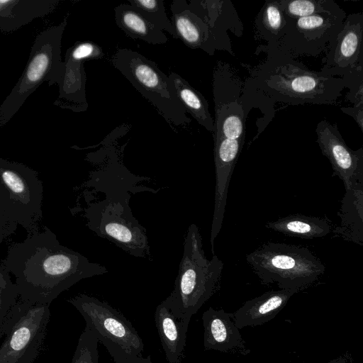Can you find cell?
Wrapping results in <instances>:
<instances>
[{
	"label": "cell",
	"mask_w": 363,
	"mask_h": 363,
	"mask_svg": "<svg viewBox=\"0 0 363 363\" xmlns=\"http://www.w3.org/2000/svg\"><path fill=\"white\" fill-rule=\"evenodd\" d=\"M1 263L15 277L20 299L49 305L79 281L108 272L105 267L61 245L47 226L11 245Z\"/></svg>",
	"instance_id": "cell-1"
},
{
	"label": "cell",
	"mask_w": 363,
	"mask_h": 363,
	"mask_svg": "<svg viewBox=\"0 0 363 363\" xmlns=\"http://www.w3.org/2000/svg\"><path fill=\"white\" fill-rule=\"evenodd\" d=\"M223 268V263L217 255L207 259L199 228L191 223L184 237L174 288L166 298L174 316L186 328L192 315L218 289Z\"/></svg>",
	"instance_id": "cell-2"
},
{
	"label": "cell",
	"mask_w": 363,
	"mask_h": 363,
	"mask_svg": "<svg viewBox=\"0 0 363 363\" xmlns=\"http://www.w3.org/2000/svg\"><path fill=\"white\" fill-rule=\"evenodd\" d=\"M246 260L263 285L300 292L324 274V264L307 247L268 242L246 255Z\"/></svg>",
	"instance_id": "cell-3"
},
{
	"label": "cell",
	"mask_w": 363,
	"mask_h": 363,
	"mask_svg": "<svg viewBox=\"0 0 363 363\" xmlns=\"http://www.w3.org/2000/svg\"><path fill=\"white\" fill-rule=\"evenodd\" d=\"M67 23L65 16L60 24L43 30L35 38L21 76L0 105V127L17 113L43 82H48L49 86L58 84L64 66L61 45Z\"/></svg>",
	"instance_id": "cell-4"
},
{
	"label": "cell",
	"mask_w": 363,
	"mask_h": 363,
	"mask_svg": "<svg viewBox=\"0 0 363 363\" xmlns=\"http://www.w3.org/2000/svg\"><path fill=\"white\" fill-rule=\"evenodd\" d=\"M110 192L105 199L88 205L86 225L130 255L152 260L146 229L132 213L130 195L124 191Z\"/></svg>",
	"instance_id": "cell-5"
},
{
	"label": "cell",
	"mask_w": 363,
	"mask_h": 363,
	"mask_svg": "<svg viewBox=\"0 0 363 363\" xmlns=\"http://www.w3.org/2000/svg\"><path fill=\"white\" fill-rule=\"evenodd\" d=\"M111 62L167 121L177 126L190 123L168 76L155 62L138 51L121 48L113 55Z\"/></svg>",
	"instance_id": "cell-6"
},
{
	"label": "cell",
	"mask_w": 363,
	"mask_h": 363,
	"mask_svg": "<svg viewBox=\"0 0 363 363\" xmlns=\"http://www.w3.org/2000/svg\"><path fill=\"white\" fill-rule=\"evenodd\" d=\"M43 193L36 171L23 163L0 157V208L28 233L39 230Z\"/></svg>",
	"instance_id": "cell-7"
},
{
	"label": "cell",
	"mask_w": 363,
	"mask_h": 363,
	"mask_svg": "<svg viewBox=\"0 0 363 363\" xmlns=\"http://www.w3.org/2000/svg\"><path fill=\"white\" fill-rule=\"evenodd\" d=\"M49 304L18 299L3 328L0 363H34L40 354L50 320Z\"/></svg>",
	"instance_id": "cell-8"
},
{
	"label": "cell",
	"mask_w": 363,
	"mask_h": 363,
	"mask_svg": "<svg viewBox=\"0 0 363 363\" xmlns=\"http://www.w3.org/2000/svg\"><path fill=\"white\" fill-rule=\"evenodd\" d=\"M67 301L82 315L86 327L98 340L110 341L130 354L142 356L144 344L131 323L106 302L86 294H79Z\"/></svg>",
	"instance_id": "cell-9"
},
{
	"label": "cell",
	"mask_w": 363,
	"mask_h": 363,
	"mask_svg": "<svg viewBox=\"0 0 363 363\" xmlns=\"http://www.w3.org/2000/svg\"><path fill=\"white\" fill-rule=\"evenodd\" d=\"M316 134L321 152L332 165L333 176H337L342 180L345 189L358 183L363 184V149H350L336 125L325 120L318 124Z\"/></svg>",
	"instance_id": "cell-10"
},
{
	"label": "cell",
	"mask_w": 363,
	"mask_h": 363,
	"mask_svg": "<svg viewBox=\"0 0 363 363\" xmlns=\"http://www.w3.org/2000/svg\"><path fill=\"white\" fill-rule=\"evenodd\" d=\"M245 137L237 140L214 138V162L216 167L215 204L211 230V252L215 255L214 242L220 233L227 203L230 180Z\"/></svg>",
	"instance_id": "cell-11"
},
{
	"label": "cell",
	"mask_w": 363,
	"mask_h": 363,
	"mask_svg": "<svg viewBox=\"0 0 363 363\" xmlns=\"http://www.w3.org/2000/svg\"><path fill=\"white\" fill-rule=\"evenodd\" d=\"M329 79L318 73L289 65L277 70L270 78L269 84L284 96L300 101L318 102L323 99L328 89Z\"/></svg>",
	"instance_id": "cell-12"
},
{
	"label": "cell",
	"mask_w": 363,
	"mask_h": 363,
	"mask_svg": "<svg viewBox=\"0 0 363 363\" xmlns=\"http://www.w3.org/2000/svg\"><path fill=\"white\" fill-rule=\"evenodd\" d=\"M233 313L210 307L202 315L204 328L203 347L206 350L247 355L250 350L233 320Z\"/></svg>",
	"instance_id": "cell-13"
},
{
	"label": "cell",
	"mask_w": 363,
	"mask_h": 363,
	"mask_svg": "<svg viewBox=\"0 0 363 363\" xmlns=\"http://www.w3.org/2000/svg\"><path fill=\"white\" fill-rule=\"evenodd\" d=\"M171 11V22L178 39L190 48H200L212 54L215 36L208 26L190 10L187 1H174Z\"/></svg>",
	"instance_id": "cell-14"
},
{
	"label": "cell",
	"mask_w": 363,
	"mask_h": 363,
	"mask_svg": "<svg viewBox=\"0 0 363 363\" xmlns=\"http://www.w3.org/2000/svg\"><path fill=\"white\" fill-rule=\"evenodd\" d=\"M295 293L290 290L270 291L247 301L233 313V320L240 330L262 325L273 318L285 307Z\"/></svg>",
	"instance_id": "cell-15"
},
{
	"label": "cell",
	"mask_w": 363,
	"mask_h": 363,
	"mask_svg": "<svg viewBox=\"0 0 363 363\" xmlns=\"http://www.w3.org/2000/svg\"><path fill=\"white\" fill-rule=\"evenodd\" d=\"M337 216L340 223L333 228L335 236L363 246V184L345 189Z\"/></svg>",
	"instance_id": "cell-16"
},
{
	"label": "cell",
	"mask_w": 363,
	"mask_h": 363,
	"mask_svg": "<svg viewBox=\"0 0 363 363\" xmlns=\"http://www.w3.org/2000/svg\"><path fill=\"white\" fill-rule=\"evenodd\" d=\"M155 322L167 362L181 363L188 328L174 316L166 299L157 306Z\"/></svg>",
	"instance_id": "cell-17"
},
{
	"label": "cell",
	"mask_w": 363,
	"mask_h": 363,
	"mask_svg": "<svg viewBox=\"0 0 363 363\" xmlns=\"http://www.w3.org/2000/svg\"><path fill=\"white\" fill-rule=\"evenodd\" d=\"M58 0H0V30L13 32L50 13Z\"/></svg>",
	"instance_id": "cell-18"
},
{
	"label": "cell",
	"mask_w": 363,
	"mask_h": 363,
	"mask_svg": "<svg viewBox=\"0 0 363 363\" xmlns=\"http://www.w3.org/2000/svg\"><path fill=\"white\" fill-rule=\"evenodd\" d=\"M265 227L287 236L303 239L323 238L333 230L331 220L324 217L293 214L266 223Z\"/></svg>",
	"instance_id": "cell-19"
},
{
	"label": "cell",
	"mask_w": 363,
	"mask_h": 363,
	"mask_svg": "<svg viewBox=\"0 0 363 363\" xmlns=\"http://www.w3.org/2000/svg\"><path fill=\"white\" fill-rule=\"evenodd\" d=\"M114 11L116 25L132 39H139L152 45L167 42L168 38L163 31L148 22L129 4H119Z\"/></svg>",
	"instance_id": "cell-20"
},
{
	"label": "cell",
	"mask_w": 363,
	"mask_h": 363,
	"mask_svg": "<svg viewBox=\"0 0 363 363\" xmlns=\"http://www.w3.org/2000/svg\"><path fill=\"white\" fill-rule=\"evenodd\" d=\"M63 63L62 74L57 84L59 99L67 103L65 107L74 111H82L84 104L87 106L84 94L86 78L84 61L74 59L66 54Z\"/></svg>",
	"instance_id": "cell-21"
},
{
	"label": "cell",
	"mask_w": 363,
	"mask_h": 363,
	"mask_svg": "<svg viewBox=\"0 0 363 363\" xmlns=\"http://www.w3.org/2000/svg\"><path fill=\"white\" fill-rule=\"evenodd\" d=\"M168 78L177 98L186 112H188L207 130L213 132L214 122L208 111V104L204 96L179 74L172 72Z\"/></svg>",
	"instance_id": "cell-22"
},
{
	"label": "cell",
	"mask_w": 363,
	"mask_h": 363,
	"mask_svg": "<svg viewBox=\"0 0 363 363\" xmlns=\"http://www.w3.org/2000/svg\"><path fill=\"white\" fill-rule=\"evenodd\" d=\"M349 17L337 36L333 57V64L340 68L353 65L362 51V23L357 17Z\"/></svg>",
	"instance_id": "cell-23"
},
{
	"label": "cell",
	"mask_w": 363,
	"mask_h": 363,
	"mask_svg": "<svg viewBox=\"0 0 363 363\" xmlns=\"http://www.w3.org/2000/svg\"><path fill=\"white\" fill-rule=\"evenodd\" d=\"M128 3L155 27L178 39L172 23L167 16L162 0H128Z\"/></svg>",
	"instance_id": "cell-24"
},
{
	"label": "cell",
	"mask_w": 363,
	"mask_h": 363,
	"mask_svg": "<svg viewBox=\"0 0 363 363\" xmlns=\"http://www.w3.org/2000/svg\"><path fill=\"white\" fill-rule=\"evenodd\" d=\"M216 110L214 138L237 140L245 137V127L242 116L235 113H228L225 108L220 104H216Z\"/></svg>",
	"instance_id": "cell-25"
},
{
	"label": "cell",
	"mask_w": 363,
	"mask_h": 363,
	"mask_svg": "<svg viewBox=\"0 0 363 363\" xmlns=\"http://www.w3.org/2000/svg\"><path fill=\"white\" fill-rule=\"evenodd\" d=\"M18 298L16 284L12 282L9 272L0 263V337H3L4 324Z\"/></svg>",
	"instance_id": "cell-26"
},
{
	"label": "cell",
	"mask_w": 363,
	"mask_h": 363,
	"mask_svg": "<svg viewBox=\"0 0 363 363\" xmlns=\"http://www.w3.org/2000/svg\"><path fill=\"white\" fill-rule=\"evenodd\" d=\"M99 340L88 328H85L78 340L72 363H99Z\"/></svg>",
	"instance_id": "cell-27"
},
{
	"label": "cell",
	"mask_w": 363,
	"mask_h": 363,
	"mask_svg": "<svg viewBox=\"0 0 363 363\" xmlns=\"http://www.w3.org/2000/svg\"><path fill=\"white\" fill-rule=\"evenodd\" d=\"M287 15L292 18H300L315 14L322 13L325 11L323 1L294 0L282 1Z\"/></svg>",
	"instance_id": "cell-28"
},
{
	"label": "cell",
	"mask_w": 363,
	"mask_h": 363,
	"mask_svg": "<svg viewBox=\"0 0 363 363\" xmlns=\"http://www.w3.org/2000/svg\"><path fill=\"white\" fill-rule=\"evenodd\" d=\"M67 55L79 60L99 59L104 56L101 48L92 42H80L69 48Z\"/></svg>",
	"instance_id": "cell-29"
},
{
	"label": "cell",
	"mask_w": 363,
	"mask_h": 363,
	"mask_svg": "<svg viewBox=\"0 0 363 363\" xmlns=\"http://www.w3.org/2000/svg\"><path fill=\"white\" fill-rule=\"evenodd\" d=\"M99 342H101L106 347L116 363H152L150 356L143 357L142 356L130 354L114 343L106 340L99 339Z\"/></svg>",
	"instance_id": "cell-30"
},
{
	"label": "cell",
	"mask_w": 363,
	"mask_h": 363,
	"mask_svg": "<svg viewBox=\"0 0 363 363\" xmlns=\"http://www.w3.org/2000/svg\"><path fill=\"white\" fill-rule=\"evenodd\" d=\"M264 26L273 33H277L284 26L283 18L278 2H269L265 6L262 15Z\"/></svg>",
	"instance_id": "cell-31"
},
{
	"label": "cell",
	"mask_w": 363,
	"mask_h": 363,
	"mask_svg": "<svg viewBox=\"0 0 363 363\" xmlns=\"http://www.w3.org/2000/svg\"><path fill=\"white\" fill-rule=\"evenodd\" d=\"M329 26V18L320 13L298 18V29L306 34L323 30Z\"/></svg>",
	"instance_id": "cell-32"
},
{
	"label": "cell",
	"mask_w": 363,
	"mask_h": 363,
	"mask_svg": "<svg viewBox=\"0 0 363 363\" xmlns=\"http://www.w3.org/2000/svg\"><path fill=\"white\" fill-rule=\"evenodd\" d=\"M17 226L18 224L10 219L0 208V242L10 238Z\"/></svg>",
	"instance_id": "cell-33"
},
{
	"label": "cell",
	"mask_w": 363,
	"mask_h": 363,
	"mask_svg": "<svg viewBox=\"0 0 363 363\" xmlns=\"http://www.w3.org/2000/svg\"><path fill=\"white\" fill-rule=\"evenodd\" d=\"M328 363H347L345 358L338 357L337 359H333Z\"/></svg>",
	"instance_id": "cell-34"
}]
</instances>
